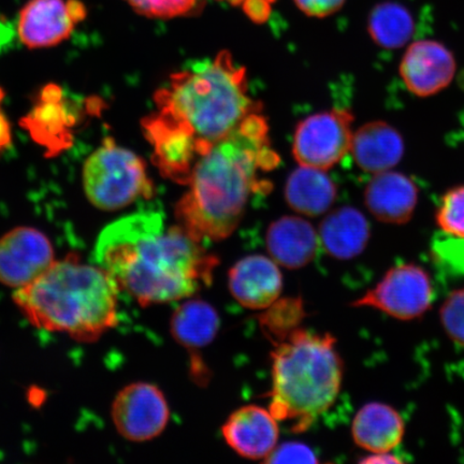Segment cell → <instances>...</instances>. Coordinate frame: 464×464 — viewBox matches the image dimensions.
Segmentation results:
<instances>
[{"label":"cell","instance_id":"cell-24","mask_svg":"<svg viewBox=\"0 0 464 464\" xmlns=\"http://www.w3.org/2000/svg\"><path fill=\"white\" fill-rule=\"evenodd\" d=\"M435 222L445 234L464 239V184L442 196L435 212Z\"/></svg>","mask_w":464,"mask_h":464},{"label":"cell","instance_id":"cell-19","mask_svg":"<svg viewBox=\"0 0 464 464\" xmlns=\"http://www.w3.org/2000/svg\"><path fill=\"white\" fill-rule=\"evenodd\" d=\"M404 431V420L399 411L381 402L363 405L352 426L353 442L372 454L392 452L402 442Z\"/></svg>","mask_w":464,"mask_h":464},{"label":"cell","instance_id":"cell-26","mask_svg":"<svg viewBox=\"0 0 464 464\" xmlns=\"http://www.w3.org/2000/svg\"><path fill=\"white\" fill-rule=\"evenodd\" d=\"M440 319L450 339L464 347V287L446 298L440 306Z\"/></svg>","mask_w":464,"mask_h":464},{"label":"cell","instance_id":"cell-15","mask_svg":"<svg viewBox=\"0 0 464 464\" xmlns=\"http://www.w3.org/2000/svg\"><path fill=\"white\" fill-rule=\"evenodd\" d=\"M232 297L249 310H266L280 298L283 276L274 259L253 255L232 266L228 274Z\"/></svg>","mask_w":464,"mask_h":464},{"label":"cell","instance_id":"cell-9","mask_svg":"<svg viewBox=\"0 0 464 464\" xmlns=\"http://www.w3.org/2000/svg\"><path fill=\"white\" fill-rule=\"evenodd\" d=\"M111 416L121 437L132 442H145L165 430L170 411L158 386L133 382L116 394Z\"/></svg>","mask_w":464,"mask_h":464},{"label":"cell","instance_id":"cell-10","mask_svg":"<svg viewBox=\"0 0 464 464\" xmlns=\"http://www.w3.org/2000/svg\"><path fill=\"white\" fill-rule=\"evenodd\" d=\"M86 14L81 0H29L17 19V36L29 49L51 48L71 37Z\"/></svg>","mask_w":464,"mask_h":464},{"label":"cell","instance_id":"cell-25","mask_svg":"<svg viewBox=\"0 0 464 464\" xmlns=\"http://www.w3.org/2000/svg\"><path fill=\"white\" fill-rule=\"evenodd\" d=\"M138 14L152 19H173L188 15L198 8L200 0H124Z\"/></svg>","mask_w":464,"mask_h":464},{"label":"cell","instance_id":"cell-16","mask_svg":"<svg viewBox=\"0 0 464 464\" xmlns=\"http://www.w3.org/2000/svg\"><path fill=\"white\" fill-rule=\"evenodd\" d=\"M266 249L277 265L300 269L316 257L321 242L313 226L298 217H284L269 226Z\"/></svg>","mask_w":464,"mask_h":464},{"label":"cell","instance_id":"cell-29","mask_svg":"<svg viewBox=\"0 0 464 464\" xmlns=\"http://www.w3.org/2000/svg\"><path fill=\"white\" fill-rule=\"evenodd\" d=\"M270 2L272 0H246V13L254 21L264 22L269 14Z\"/></svg>","mask_w":464,"mask_h":464},{"label":"cell","instance_id":"cell-2","mask_svg":"<svg viewBox=\"0 0 464 464\" xmlns=\"http://www.w3.org/2000/svg\"><path fill=\"white\" fill-rule=\"evenodd\" d=\"M95 263L120 290L149 306L193 297L210 285L218 258L149 210L108 225L98 237Z\"/></svg>","mask_w":464,"mask_h":464},{"label":"cell","instance_id":"cell-28","mask_svg":"<svg viewBox=\"0 0 464 464\" xmlns=\"http://www.w3.org/2000/svg\"><path fill=\"white\" fill-rule=\"evenodd\" d=\"M304 14L312 17H327L338 13L346 0H294Z\"/></svg>","mask_w":464,"mask_h":464},{"label":"cell","instance_id":"cell-1","mask_svg":"<svg viewBox=\"0 0 464 464\" xmlns=\"http://www.w3.org/2000/svg\"><path fill=\"white\" fill-rule=\"evenodd\" d=\"M247 86L246 69L227 51L171 75L156 92V112L142 121L162 176L187 185L196 162L260 111Z\"/></svg>","mask_w":464,"mask_h":464},{"label":"cell","instance_id":"cell-14","mask_svg":"<svg viewBox=\"0 0 464 464\" xmlns=\"http://www.w3.org/2000/svg\"><path fill=\"white\" fill-rule=\"evenodd\" d=\"M223 437L237 455L247 459H266L276 448L277 420L270 411L257 405L242 406L222 427Z\"/></svg>","mask_w":464,"mask_h":464},{"label":"cell","instance_id":"cell-11","mask_svg":"<svg viewBox=\"0 0 464 464\" xmlns=\"http://www.w3.org/2000/svg\"><path fill=\"white\" fill-rule=\"evenodd\" d=\"M54 261L53 246L42 231L17 227L0 237V283L5 286L29 285Z\"/></svg>","mask_w":464,"mask_h":464},{"label":"cell","instance_id":"cell-3","mask_svg":"<svg viewBox=\"0 0 464 464\" xmlns=\"http://www.w3.org/2000/svg\"><path fill=\"white\" fill-rule=\"evenodd\" d=\"M278 161L265 116L249 114L196 162L188 190L174 210L178 225L199 243L226 239L241 223L251 197L270 189L261 174Z\"/></svg>","mask_w":464,"mask_h":464},{"label":"cell","instance_id":"cell-31","mask_svg":"<svg viewBox=\"0 0 464 464\" xmlns=\"http://www.w3.org/2000/svg\"><path fill=\"white\" fill-rule=\"evenodd\" d=\"M10 140V130L8 121L0 114V150L7 147Z\"/></svg>","mask_w":464,"mask_h":464},{"label":"cell","instance_id":"cell-6","mask_svg":"<svg viewBox=\"0 0 464 464\" xmlns=\"http://www.w3.org/2000/svg\"><path fill=\"white\" fill-rule=\"evenodd\" d=\"M83 188L92 205L103 211L120 210L154 193L144 161L110 139L86 160Z\"/></svg>","mask_w":464,"mask_h":464},{"label":"cell","instance_id":"cell-12","mask_svg":"<svg viewBox=\"0 0 464 464\" xmlns=\"http://www.w3.org/2000/svg\"><path fill=\"white\" fill-rule=\"evenodd\" d=\"M457 63L448 46L435 40L410 44L400 63L399 72L411 94L427 98L439 94L455 78Z\"/></svg>","mask_w":464,"mask_h":464},{"label":"cell","instance_id":"cell-13","mask_svg":"<svg viewBox=\"0 0 464 464\" xmlns=\"http://www.w3.org/2000/svg\"><path fill=\"white\" fill-rule=\"evenodd\" d=\"M420 190L406 174L388 170L373 174L364 189L368 211L381 223L404 225L413 218Z\"/></svg>","mask_w":464,"mask_h":464},{"label":"cell","instance_id":"cell-7","mask_svg":"<svg viewBox=\"0 0 464 464\" xmlns=\"http://www.w3.org/2000/svg\"><path fill=\"white\" fill-rule=\"evenodd\" d=\"M433 286L426 269L415 264L392 266L376 285L352 304L370 307L399 321L421 317L430 309Z\"/></svg>","mask_w":464,"mask_h":464},{"label":"cell","instance_id":"cell-20","mask_svg":"<svg viewBox=\"0 0 464 464\" xmlns=\"http://www.w3.org/2000/svg\"><path fill=\"white\" fill-rule=\"evenodd\" d=\"M338 188L324 170L301 166L290 174L285 198L290 208L303 216L315 218L334 206Z\"/></svg>","mask_w":464,"mask_h":464},{"label":"cell","instance_id":"cell-4","mask_svg":"<svg viewBox=\"0 0 464 464\" xmlns=\"http://www.w3.org/2000/svg\"><path fill=\"white\" fill-rule=\"evenodd\" d=\"M119 292L100 266L66 259L16 289L14 301L34 327L94 342L119 324Z\"/></svg>","mask_w":464,"mask_h":464},{"label":"cell","instance_id":"cell-27","mask_svg":"<svg viewBox=\"0 0 464 464\" xmlns=\"http://www.w3.org/2000/svg\"><path fill=\"white\" fill-rule=\"evenodd\" d=\"M265 461L266 463H317L318 459L309 446L289 442L276 446Z\"/></svg>","mask_w":464,"mask_h":464},{"label":"cell","instance_id":"cell-5","mask_svg":"<svg viewBox=\"0 0 464 464\" xmlns=\"http://www.w3.org/2000/svg\"><path fill=\"white\" fill-rule=\"evenodd\" d=\"M335 343L332 334L298 328L271 353L269 411L294 433L310 429L339 396L344 367Z\"/></svg>","mask_w":464,"mask_h":464},{"label":"cell","instance_id":"cell-8","mask_svg":"<svg viewBox=\"0 0 464 464\" xmlns=\"http://www.w3.org/2000/svg\"><path fill=\"white\" fill-rule=\"evenodd\" d=\"M353 115L333 109L309 116L295 129L293 153L301 166L327 170L351 152Z\"/></svg>","mask_w":464,"mask_h":464},{"label":"cell","instance_id":"cell-30","mask_svg":"<svg viewBox=\"0 0 464 464\" xmlns=\"http://www.w3.org/2000/svg\"><path fill=\"white\" fill-rule=\"evenodd\" d=\"M362 463H401L397 457H394L391 452H382V454H373L371 457L365 458L362 460Z\"/></svg>","mask_w":464,"mask_h":464},{"label":"cell","instance_id":"cell-17","mask_svg":"<svg viewBox=\"0 0 464 464\" xmlns=\"http://www.w3.org/2000/svg\"><path fill=\"white\" fill-rule=\"evenodd\" d=\"M404 150L401 133L387 121H369L353 132L351 152L364 172L392 170L403 159Z\"/></svg>","mask_w":464,"mask_h":464},{"label":"cell","instance_id":"cell-18","mask_svg":"<svg viewBox=\"0 0 464 464\" xmlns=\"http://www.w3.org/2000/svg\"><path fill=\"white\" fill-rule=\"evenodd\" d=\"M319 242L330 256L347 260L367 248L371 226L362 211L353 207H341L323 219L318 232Z\"/></svg>","mask_w":464,"mask_h":464},{"label":"cell","instance_id":"cell-21","mask_svg":"<svg viewBox=\"0 0 464 464\" xmlns=\"http://www.w3.org/2000/svg\"><path fill=\"white\" fill-rule=\"evenodd\" d=\"M219 316L211 304L200 299L185 301L174 311L170 330L173 339L191 353L210 345L218 333ZM190 356V357H191Z\"/></svg>","mask_w":464,"mask_h":464},{"label":"cell","instance_id":"cell-22","mask_svg":"<svg viewBox=\"0 0 464 464\" xmlns=\"http://www.w3.org/2000/svg\"><path fill=\"white\" fill-rule=\"evenodd\" d=\"M414 29L413 15L401 4L382 2L371 10L368 32L372 42L382 49L402 48L411 42Z\"/></svg>","mask_w":464,"mask_h":464},{"label":"cell","instance_id":"cell-23","mask_svg":"<svg viewBox=\"0 0 464 464\" xmlns=\"http://www.w3.org/2000/svg\"><path fill=\"white\" fill-rule=\"evenodd\" d=\"M259 317L260 328L275 345L285 341L304 321L305 311L301 298L276 300Z\"/></svg>","mask_w":464,"mask_h":464}]
</instances>
